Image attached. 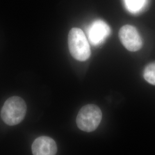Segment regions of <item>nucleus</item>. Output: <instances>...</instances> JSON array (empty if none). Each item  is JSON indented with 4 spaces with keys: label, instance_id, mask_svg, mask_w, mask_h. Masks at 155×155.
<instances>
[{
    "label": "nucleus",
    "instance_id": "1",
    "mask_svg": "<svg viewBox=\"0 0 155 155\" xmlns=\"http://www.w3.org/2000/svg\"><path fill=\"white\" fill-rule=\"evenodd\" d=\"M27 112L25 101L18 97H12L6 101L3 106L1 116L7 125L13 126L22 121Z\"/></svg>",
    "mask_w": 155,
    "mask_h": 155
},
{
    "label": "nucleus",
    "instance_id": "2",
    "mask_svg": "<svg viewBox=\"0 0 155 155\" xmlns=\"http://www.w3.org/2000/svg\"><path fill=\"white\" fill-rule=\"evenodd\" d=\"M68 43L69 51L72 57L79 61H86L90 58L91 50L88 40L80 28H73L70 30Z\"/></svg>",
    "mask_w": 155,
    "mask_h": 155
},
{
    "label": "nucleus",
    "instance_id": "3",
    "mask_svg": "<svg viewBox=\"0 0 155 155\" xmlns=\"http://www.w3.org/2000/svg\"><path fill=\"white\" fill-rule=\"evenodd\" d=\"M102 117V111L98 106L93 104L84 106L77 117L78 127L86 132L94 131L98 127Z\"/></svg>",
    "mask_w": 155,
    "mask_h": 155
},
{
    "label": "nucleus",
    "instance_id": "4",
    "mask_svg": "<svg viewBox=\"0 0 155 155\" xmlns=\"http://www.w3.org/2000/svg\"><path fill=\"white\" fill-rule=\"evenodd\" d=\"M118 36L123 45L130 51H137L143 46L140 35L136 28L132 25H124L120 29Z\"/></svg>",
    "mask_w": 155,
    "mask_h": 155
},
{
    "label": "nucleus",
    "instance_id": "5",
    "mask_svg": "<svg viewBox=\"0 0 155 155\" xmlns=\"http://www.w3.org/2000/svg\"><path fill=\"white\" fill-rule=\"evenodd\" d=\"M109 26L102 20H96L90 25L87 36L91 45H98L102 43L110 34Z\"/></svg>",
    "mask_w": 155,
    "mask_h": 155
},
{
    "label": "nucleus",
    "instance_id": "6",
    "mask_svg": "<svg viewBox=\"0 0 155 155\" xmlns=\"http://www.w3.org/2000/svg\"><path fill=\"white\" fill-rule=\"evenodd\" d=\"M32 150L33 155H55L57 146L53 139L47 136H41L34 141Z\"/></svg>",
    "mask_w": 155,
    "mask_h": 155
},
{
    "label": "nucleus",
    "instance_id": "7",
    "mask_svg": "<svg viewBox=\"0 0 155 155\" xmlns=\"http://www.w3.org/2000/svg\"><path fill=\"white\" fill-rule=\"evenodd\" d=\"M146 0H124L125 5L129 11L136 13L144 6Z\"/></svg>",
    "mask_w": 155,
    "mask_h": 155
},
{
    "label": "nucleus",
    "instance_id": "8",
    "mask_svg": "<svg viewBox=\"0 0 155 155\" xmlns=\"http://www.w3.org/2000/svg\"><path fill=\"white\" fill-rule=\"evenodd\" d=\"M143 76L147 82L155 86V62L151 63L146 66Z\"/></svg>",
    "mask_w": 155,
    "mask_h": 155
}]
</instances>
